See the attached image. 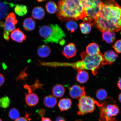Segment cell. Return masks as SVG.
I'll return each mask as SVG.
<instances>
[{"instance_id": "1", "label": "cell", "mask_w": 121, "mask_h": 121, "mask_svg": "<svg viewBox=\"0 0 121 121\" xmlns=\"http://www.w3.org/2000/svg\"><path fill=\"white\" fill-rule=\"evenodd\" d=\"M121 7L114 0L103 2L95 21V26L102 33L105 31L116 32L120 31L121 25Z\"/></svg>"}, {"instance_id": "2", "label": "cell", "mask_w": 121, "mask_h": 121, "mask_svg": "<svg viewBox=\"0 0 121 121\" xmlns=\"http://www.w3.org/2000/svg\"><path fill=\"white\" fill-rule=\"evenodd\" d=\"M56 16L62 22L82 19L85 17L81 0H61L57 3Z\"/></svg>"}, {"instance_id": "3", "label": "cell", "mask_w": 121, "mask_h": 121, "mask_svg": "<svg viewBox=\"0 0 121 121\" xmlns=\"http://www.w3.org/2000/svg\"><path fill=\"white\" fill-rule=\"evenodd\" d=\"M81 56L82 59L81 61L67 63L65 65L71 66L78 71L82 69L90 70L95 75L97 74L98 69L104 65H107L103 55L101 53L96 55L91 56L84 51L81 53Z\"/></svg>"}, {"instance_id": "4", "label": "cell", "mask_w": 121, "mask_h": 121, "mask_svg": "<svg viewBox=\"0 0 121 121\" xmlns=\"http://www.w3.org/2000/svg\"><path fill=\"white\" fill-rule=\"evenodd\" d=\"M39 32L42 41L45 43H58L66 36L64 31L57 24L43 25L39 29Z\"/></svg>"}, {"instance_id": "5", "label": "cell", "mask_w": 121, "mask_h": 121, "mask_svg": "<svg viewBox=\"0 0 121 121\" xmlns=\"http://www.w3.org/2000/svg\"><path fill=\"white\" fill-rule=\"evenodd\" d=\"M85 14L82 20L83 22L90 23L93 26L102 6L103 2L98 0H81Z\"/></svg>"}, {"instance_id": "6", "label": "cell", "mask_w": 121, "mask_h": 121, "mask_svg": "<svg viewBox=\"0 0 121 121\" xmlns=\"http://www.w3.org/2000/svg\"><path fill=\"white\" fill-rule=\"evenodd\" d=\"M104 104H99L90 96L84 95L79 98L78 105L79 110L77 114L83 115L88 113L93 112L95 109V104L99 107H101Z\"/></svg>"}, {"instance_id": "7", "label": "cell", "mask_w": 121, "mask_h": 121, "mask_svg": "<svg viewBox=\"0 0 121 121\" xmlns=\"http://www.w3.org/2000/svg\"><path fill=\"white\" fill-rule=\"evenodd\" d=\"M119 109L117 106L113 104L103 105L101 107L99 121H105L119 114Z\"/></svg>"}, {"instance_id": "8", "label": "cell", "mask_w": 121, "mask_h": 121, "mask_svg": "<svg viewBox=\"0 0 121 121\" xmlns=\"http://www.w3.org/2000/svg\"><path fill=\"white\" fill-rule=\"evenodd\" d=\"M17 22L14 13H12L8 15L5 19L4 31V37L6 40H10L9 36L10 33L16 29V25Z\"/></svg>"}, {"instance_id": "9", "label": "cell", "mask_w": 121, "mask_h": 121, "mask_svg": "<svg viewBox=\"0 0 121 121\" xmlns=\"http://www.w3.org/2000/svg\"><path fill=\"white\" fill-rule=\"evenodd\" d=\"M85 87L75 85L69 88V95L74 99L80 98L86 95Z\"/></svg>"}, {"instance_id": "10", "label": "cell", "mask_w": 121, "mask_h": 121, "mask_svg": "<svg viewBox=\"0 0 121 121\" xmlns=\"http://www.w3.org/2000/svg\"><path fill=\"white\" fill-rule=\"evenodd\" d=\"M77 50L74 43H70L65 46L62 51V54L68 59L72 58L76 55Z\"/></svg>"}, {"instance_id": "11", "label": "cell", "mask_w": 121, "mask_h": 121, "mask_svg": "<svg viewBox=\"0 0 121 121\" xmlns=\"http://www.w3.org/2000/svg\"><path fill=\"white\" fill-rule=\"evenodd\" d=\"M15 5L13 3L0 2V20L4 19L8 15L10 7H13Z\"/></svg>"}, {"instance_id": "12", "label": "cell", "mask_w": 121, "mask_h": 121, "mask_svg": "<svg viewBox=\"0 0 121 121\" xmlns=\"http://www.w3.org/2000/svg\"><path fill=\"white\" fill-rule=\"evenodd\" d=\"M10 37L12 40L19 43H22L26 39V35L19 28L12 31Z\"/></svg>"}, {"instance_id": "13", "label": "cell", "mask_w": 121, "mask_h": 121, "mask_svg": "<svg viewBox=\"0 0 121 121\" xmlns=\"http://www.w3.org/2000/svg\"><path fill=\"white\" fill-rule=\"evenodd\" d=\"M25 100L27 105L30 107H34L39 103V98L35 94L29 93L26 95Z\"/></svg>"}, {"instance_id": "14", "label": "cell", "mask_w": 121, "mask_h": 121, "mask_svg": "<svg viewBox=\"0 0 121 121\" xmlns=\"http://www.w3.org/2000/svg\"><path fill=\"white\" fill-rule=\"evenodd\" d=\"M45 15V12L43 7L37 6L34 8L32 10L31 16L33 18L40 20L43 18Z\"/></svg>"}, {"instance_id": "15", "label": "cell", "mask_w": 121, "mask_h": 121, "mask_svg": "<svg viewBox=\"0 0 121 121\" xmlns=\"http://www.w3.org/2000/svg\"><path fill=\"white\" fill-rule=\"evenodd\" d=\"M85 52L87 54L91 56L96 55L100 53L99 45L95 43H91L88 45Z\"/></svg>"}, {"instance_id": "16", "label": "cell", "mask_w": 121, "mask_h": 121, "mask_svg": "<svg viewBox=\"0 0 121 121\" xmlns=\"http://www.w3.org/2000/svg\"><path fill=\"white\" fill-rule=\"evenodd\" d=\"M51 52V48L48 45H43L39 47L37 50V54L39 57L45 58L49 56Z\"/></svg>"}, {"instance_id": "17", "label": "cell", "mask_w": 121, "mask_h": 121, "mask_svg": "<svg viewBox=\"0 0 121 121\" xmlns=\"http://www.w3.org/2000/svg\"><path fill=\"white\" fill-rule=\"evenodd\" d=\"M103 55L104 60L107 64H111L114 62L118 56L116 53L112 50L107 51Z\"/></svg>"}, {"instance_id": "18", "label": "cell", "mask_w": 121, "mask_h": 121, "mask_svg": "<svg viewBox=\"0 0 121 121\" xmlns=\"http://www.w3.org/2000/svg\"><path fill=\"white\" fill-rule=\"evenodd\" d=\"M23 26L24 30L26 31H32L36 27L35 21L32 18H26L23 23Z\"/></svg>"}, {"instance_id": "19", "label": "cell", "mask_w": 121, "mask_h": 121, "mask_svg": "<svg viewBox=\"0 0 121 121\" xmlns=\"http://www.w3.org/2000/svg\"><path fill=\"white\" fill-rule=\"evenodd\" d=\"M65 89L64 86L61 84H57L53 87L52 93L55 97L60 98L64 95Z\"/></svg>"}, {"instance_id": "20", "label": "cell", "mask_w": 121, "mask_h": 121, "mask_svg": "<svg viewBox=\"0 0 121 121\" xmlns=\"http://www.w3.org/2000/svg\"><path fill=\"white\" fill-rule=\"evenodd\" d=\"M72 102L69 98H63L60 100L58 105L60 111H66L70 108Z\"/></svg>"}, {"instance_id": "21", "label": "cell", "mask_w": 121, "mask_h": 121, "mask_svg": "<svg viewBox=\"0 0 121 121\" xmlns=\"http://www.w3.org/2000/svg\"><path fill=\"white\" fill-rule=\"evenodd\" d=\"M102 33L103 39L107 43H111L115 40L116 36L114 32L109 31H105Z\"/></svg>"}, {"instance_id": "22", "label": "cell", "mask_w": 121, "mask_h": 121, "mask_svg": "<svg viewBox=\"0 0 121 121\" xmlns=\"http://www.w3.org/2000/svg\"><path fill=\"white\" fill-rule=\"evenodd\" d=\"M56 98L53 95H49L45 97L43 99V103L47 107L53 108L57 103Z\"/></svg>"}, {"instance_id": "23", "label": "cell", "mask_w": 121, "mask_h": 121, "mask_svg": "<svg viewBox=\"0 0 121 121\" xmlns=\"http://www.w3.org/2000/svg\"><path fill=\"white\" fill-rule=\"evenodd\" d=\"M78 71L76 76L77 81L81 84L86 82L89 78L88 73L83 70H78Z\"/></svg>"}, {"instance_id": "24", "label": "cell", "mask_w": 121, "mask_h": 121, "mask_svg": "<svg viewBox=\"0 0 121 121\" xmlns=\"http://www.w3.org/2000/svg\"><path fill=\"white\" fill-rule=\"evenodd\" d=\"M16 14L20 16H23L26 15L28 12L26 6L23 4H16L14 8Z\"/></svg>"}, {"instance_id": "25", "label": "cell", "mask_w": 121, "mask_h": 121, "mask_svg": "<svg viewBox=\"0 0 121 121\" xmlns=\"http://www.w3.org/2000/svg\"><path fill=\"white\" fill-rule=\"evenodd\" d=\"M45 8L48 13L54 14L56 13L57 11V6L55 2L50 1L46 4Z\"/></svg>"}, {"instance_id": "26", "label": "cell", "mask_w": 121, "mask_h": 121, "mask_svg": "<svg viewBox=\"0 0 121 121\" xmlns=\"http://www.w3.org/2000/svg\"><path fill=\"white\" fill-rule=\"evenodd\" d=\"M79 26L81 32L83 34H89L91 30L92 26L87 22H84L81 23Z\"/></svg>"}, {"instance_id": "27", "label": "cell", "mask_w": 121, "mask_h": 121, "mask_svg": "<svg viewBox=\"0 0 121 121\" xmlns=\"http://www.w3.org/2000/svg\"><path fill=\"white\" fill-rule=\"evenodd\" d=\"M96 96L97 99L100 101L105 100L108 98L106 91L102 89H99L97 91Z\"/></svg>"}, {"instance_id": "28", "label": "cell", "mask_w": 121, "mask_h": 121, "mask_svg": "<svg viewBox=\"0 0 121 121\" xmlns=\"http://www.w3.org/2000/svg\"><path fill=\"white\" fill-rule=\"evenodd\" d=\"M20 116V113L19 110L16 108H12L9 111V117L12 120H16Z\"/></svg>"}, {"instance_id": "29", "label": "cell", "mask_w": 121, "mask_h": 121, "mask_svg": "<svg viewBox=\"0 0 121 121\" xmlns=\"http://www.w3.org/2000/svg\"><path fill=\"white\" fill-rule=\"evenodd\" d=\"M66 27L67 29L71 32L73 33L78 28V24L73 20L69 21L66 24Z\"/></svg>"}, {"instance_id": "30", "label": "cell", "mask_w": 121, "mask_h": 121, "mask_svg": "<svg viewBox=\"0 0 121 121\" xmlns=\"http://www.w3.org/2000/svg\"><path fill=\"white\" fill-rule=\"evenodd\" d=\"M10 104V99L8 97L5 96L0 98V107L1 108H7L9 106Z\"/></svg>"}, {"instance_id": "31", "label": "cell", "mask_w": 121, "mask_h": 121, "mask_svg": "<svg viewBox=\"0 0 121 121\" xmlns=\"http://www.w3.org/2000/svg\"><path fill=\"white\" fill-rule=\"evenodd\" d=\"M113 47L117 53H120L121 50V40H118L116 41L113 46Z\"/></svg>"}, {"instance_id": "32", "label": "cell", "mask_w": 121, "mask_h": 121, "mask_svg": "<svg viewBox=\"0 0 121 121\" xmlns=\"http://www.w3.org/2000/svg\"><path fill=\"white\" fill-rule=\"evenodd\" d=\"M5 81V78L2 74L0 73V87L4 84Z\"/></svg>"}, {"instance_id": "33", "label": "cell", "mask_w": 121, "mask_h": 121, "mask_svg": "<svg viewBox=\"0 0 121 121\" xmlns=\"http://www.w3.org/2000/svg\"><path fill=\"white\" fill-rule=\"evenodd\" d=\"M55 121H66L64 117L61 116H58L56 118Z\"/></svg>"}, {"instance_id": "34", "label": "cell", "mask_w": 121, "mask_h": 121, "mask_svg": "<svg viewBox=\"0 0 121 121\" xmlns=\"http://www.w3.org/2000/svg\"><path fill=\"white\" fill-rule=\"evenodd\" d=\"M45 110L44 109H42L40 110L38 114L39 116H43L45 114Z\"/></svg>"}, {"instance_id": "35", "label": "cell", "mask_w": 121, "mask_h": 121, "mask_svg": "<svg viewBox=\"0 0 121 121\" xmlns=\"http://www.w3.org/2000/svg\"><path fill=\"white\" fill-rule=\"evenodd\" d=\"M15 121H28L27 118L26 117H20L16 119Z\"/></svg>"}, {"instance_id": "36", "label": "cell", "mask_w": 121, "mask_h": 121, "mask_svg": "<svg viewBox=\"0 0 121 121\" xmlns=\"http://www.w3.org/2000/svg\"><path fill=\"white\" fill-rule=\"evenodd\" d=\"M41 121H52L49 118L42 117Z\"/></svg>"}, {"instance_id": "37", "label": "cell", "mask_w": 121, "mask_h": 121, "mask_svg": "<svg viewBox=\"0 0 121 121\" xmlns=\"http://www.w3.org/2000/svg\"><path fill=\"white\" fill-rule=\"evenodd\" d=\"M121 78H120V79L119 80V81H118L117 82V85L118 87H119V88L120 89V90H121Z\"/></svg>"}, {"instance_id": "38", "label": "cell", "mask_w": 121, "mask_h": 121, "mask_svg": "<svg viewBox=\"0 0 121 121\" xmlns=\"http://www.w3.org/2000/svg\"><path fill=\"white\" fill-rule=\"evenodd\" d=\"M121 93H120V94H119V95L118 99H119V101L120 102H121Z\"/></svg>"}, {"instance_id": "39", "label": "cell", "mask_w": 121, "mask_h": 121, "mask_svg": "<svg viewBox=\"0 0 121 121\" xmlns=\"http://www.w3.org/2000/svg\"><path fill=\"white\" fill-rule=\"evenodd\" d=\"M75 121H83L82 119H78V120H77Z\"/></svg>"}, {"instance_id": "40", "label": "cell", "mask_w": 121, "mask_h": 121, "mask_svg": "<svg viewBox=\"0 0 121 121\" xmlns=\"http://www.w3.org/2000/svg\"><path fill=\"white\" fill-rule=\"evenodd\" d=\"M0 121H3L2 120V119L0 118Z\"/></svg>"}, {"instance_id": "41", "label": "cell", "mask_w": 121, "mask_h": 121, "mask_svg": "<svg viewBox=\"0 0 121 121\" xmlns=\"http://www.w3.org/2000/svg\"><path fill=\"white\" fill-rule=\"evenodd\" d=\"M117 121L116 120V121Z\"/></svg>"}]
</instances>
